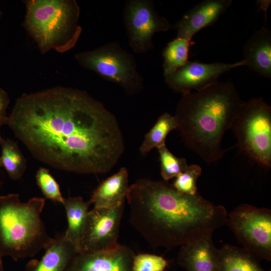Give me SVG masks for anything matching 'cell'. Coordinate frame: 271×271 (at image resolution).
Here are the masks:
<instances>
[{
	"instance_id": "f1b7e54d",
	"label": "cell",
	"mask_w": 271,
	"mask_h": 271,
	"mask_svg": "<svg viewBox=\"0 0 271 271\" xmlns=\"http://www.w3.org/2000/svg\"><path fill=\"white\" fill-rule=\"evenodd\" d=\"M0 271H4V267H3L2 257L1 256H0Z\"/></svg>"
},
{
	"instance_id": "4316f807",
	"label": "cell",
	"mask_w": 271,
	"mask_h": 271,
	"mask_svg": "<svg viewBox=\"0 0 271 271\" xmlns=\"http://www.w3.org/2000/svg\"><path fill=\"white\" fill-rule=\"evenodd\" d=\"M10 103V98L8 93L0 87V139L3 138L1 134V128L7 124L9 116L7 110Z\"/></svg>"
},
{
	"instance_id": "7c38bea8",
	"label": "cell",
	"mask_w": 271,
	"mask_h": 271,
	"mask_svg": "<svg viewBox=\"0 0 271 271\" xmlns=\"http://www.w3.org/2000/svg\"><path fill=\"white\" fill-rule=\"evenodd\" d=\"M232 3V0H204L188 11L173 28L177 37L191 41L202 29L215 23Z\"/></svg>"
},
{
	"instance_id": "f546056e",
	"label": "cell",
	"mask_w": 271,
	"mask_h": 271,
	"mask_svg": "<svg viewBox=\"0 0 271 271\" xmlns=\"http://www.w3.org/2000/svg\"><path fill=\"white\" fill-rule=\"evenodd\" d=\"M2 13L1 11H0V20L2 18Z\"/></svg>"
},
{
	"instance_id": "7402d4cb",
	"label": "cell",
	"mask_w": 271,
	"mask_h": 271,
	"mask_svg": "<svg viewBox=\"0 0 271 271\" xmlns=\"http://www.w3.org/2000/svg\"><path fill=\"white\" fill-rule=\"evenodd\" d=\"M190 42L177 37L167 44L162 54L164 75L173 72L188 61Z\"/></svg>"
},
{
	"instance_id": "e0dca14e",
	"label": "cell",
	"mask_w": 271,
	"mask_h": 271,
	"mask_svg": "<svg viewBox=\"0 0 271 271\" xmlns=\"http://www.w3.org/2000/svg\"><path fill=\"white\" fill-rule=\"evenodd\" d=\"M129 187L127 170L121 168L98 186L89 201L96 208H110L120 205L124 203Z\"/></svg>"
},
{
	"instance_id": "277c9868",
	"label": "cell",
	"mask_w": 271,
	"mask_h": 271,
	"mask_svg": "<svg viewBox=\"0 0 271 271\" xmlns=\"http://www.w3.org/2000/svg\"><path fill=\"white\" fill-rule=\"evenodd\" d=\"M45 204L43 198L22 202L18 194L0 196V256L17 261L45 249L52 238L41 218Z\"/></svg>"
},
{
	"instance_id": "d4e9b609",
	"label": "cell",
	"mask_w": 271,
	"mask_h": 271,
	"mask_svg": "<svg viewBox=\"0 0 271 271\" xmlns=\"http://www.w3.org/2000/svg\"><path fill=\"white\" fill-rule=\"evenodd\" d=\"M202 173L201 167L196 164L188 166L187 169L176 177L173 186L178 191L190 195H195L199 192L197 181Z\"/></svg>"
},
{
	"instance_id": "30bf717a",
	"label": "cell",
	"mask_w": 271,
	"mask_h": 271,
	"mask_svg": "<svg viewBox=\"0 0 271 271\" xmlns=\"http://www.w3.org/2000/svg\"><path fill=\"white\" fill-rule=\"evenodd\" d=\"M124 203L110 208L94 207L89 211L80 253L93 252L111 249L119 244L117 239Z\"/></svg>"
},
{
	"instance_id": "d6986e66",
	"label": "cell",
	"mask_w": 271,
	"mask_h": 271,
	"mask_svg": "<svg viewBox=\"0 0 271 271\" xmlns=\"http://www.w3.org/2000/svg\"><path fill=\"white\" fill-rule=\"evenodd\" d=\"M258 259L244 248L225 244L219 249L218 271H265Z\"/></svg>"
},
{
	"instance_id": "ffe728a7",
	"label": "cell",
	"mask_w": 271,
	"mask_h": 271,
	"mask_svg": "<svg viewBox=\"0 0 271 271\" xmlns=\"http://www.w3.org/2000/svg\"><path fill=\"white\" fill-rule=\"evenodd\" d=\"M2 147L1 167H3L13 180L20 179L27 168V160L16 142L9 139H0Z\"/></svg>"
},
{
	"instance_id": "484cf974",
	"label": "cell",
	"mask_w": 271,
	"mask_h": 271,
	"mask_svg": "<svg viewBox=\"0 0 271 271\" xmlns=\"http://www.w3.org/2000/svg\"><path fill=\"white\" fill-rule=\"evenodd\" d=\"M167 261L157 255L141 253L134 256L132 271H164Z\"/></svg>"
},
{
	"instance_id": "8fae6325",
	"label": "cell",
	"mask_w": 271,
	"mask_h": 271,
	"mask_svg": "<svg viewBox=\"0 0 271 271\" xmlns=\"http://www.w3.org/2000/svg\"><path fill=\"white\" fill-rule=\"evenodd\" d=\"M245 66L244 60L234 63L215 62L204 63L188 61L175 71L164 75L167 86L174 92L183 95L200 91L217 83L224 73L238 66Z\"/></svg>"
},
{
	"instance_id": "8992f818",
	"label": "cell",
	"mask_w": 271,
	"mask_h": 271,
	"mask_svg": "<svg viewBox=\"0 0 271 271\" xmlns=\"http://www.w3.org/2000/svg\"><path fill=\"white\" fill-rule=\"evenodd\" d=\"M75 58L85 69L120 86L128 95L141 92L144 78L133 55L117 42L106 43L93 50L77 53Z\"/></svg>"
},
{
	"instance_id": "9a60e30c",
	"label": "cell",
	"mask_w": 271,
	"mask_h": 271,
	"mask_svg": "<svg viewBox=\"0 0 271 271\" xmlns=\"http://www.w3.org/2000/svg\"><path fill=\"white\" fill-rule=\"evenodd\" d=\"M40 260H30L25 271H71L79 253L77 246L64 235L52 238Z\"/></svg>"
},
{
	"instance_id": "ba28073f",
	"label": "cell",
	"mask_w": 271,
	"mask_h": 271,
	"mask_svg": "<svg viewBox=\"0 0 271 271\" xmlns=\"http://www.w3.org/2000/svg\"><path fill=\"white\" fill-rule=\"evenodd\" d=\"M227 225L243 248L258 259L271 261V211L243 204L227 216Z\"/></svg>"
},
{
	"instance_id": "4fadbf2b",
	"label": "cell",
	"mask_w": 271,
	"mask_h": 271,
	"mask_svg": "<svg viewBox=\"0 0 271 271\" xmlns=\"http://www.w3.org/2000/svg\"><path fill=\"white\" fill-rule=\"evenodd\" d=\"M135 254L125 245L97 252L80 253L71 271H132Z\"/></svg>"
},
{
	"instance_id": "5bb4252c",
	"label": "cell",
	"mask_w": 271,
	"mask_h": 271,
	"mask_svg": "<svg viewBox=\"0 0 271 271\" xmlns=\"http://www.w3.org/2000/svg\"><path fill=\"white\" fill-rule=\"evenodd\" d=\"M178 262L187 271H218L219 249L213 243L212 234L182 245Z\"/></svg>"
},
{
	"instance_id": "3957f363",
	"label": "cell",
	"mask_w": 271,
	"mask_h": 271,
	"mask_svg": "<svg viewBox=\"0 0 271 271\" xmlns=\"http://www.w3.org/2000/svg\"><path fill=\"white\" fill-rule=\"evenodd\" d=\"M245 103L230 82L183 95L174 116L186 146L207 164L221 159L226 152L221 147L223 137Z\"/></svg>"
},
{
	"instance_id": "4dcf8cb0",
	"label": "cell",
	"mask_w": 271,
	"mask_h": 271,
	"mask_svg": "<svg viewBox=\"0 0 271 271\" xmlns=\"http://www.w3.org/2000/svg\"><path fill=\"white\" fill-rule=\"evenodd\" d=\"M0 167H1V165H0ZM1 183L0 182V188H1Z\"/></svg>"
},
{
	"instance_id": "9c48e42d",
	"label": "cell",
	"mask_w": 271,
	"mask_h": 271,
	"mask_svg": "<svg viewBox=\"0 0 271 271\" xmlns=\"http://www.w3.org/2000/svg\"><path fill=\"white\" fill-rule=\"evenodd\" d=\"M123 22L129 45L134 53L142 54L153 49L154 35L168 31L171 25L160 16L150 0H129L125 4Z\"/></svg>"
},
{
	"instance_id": "44dd1931",
	"label": "cell",
	"mask_w": 271,
	"mask_h": 271,
	"mask_svg": "<svg viewBox=\"0 0 271 271\" xmlns=\"http://www.w3.org/2000/svg\"><path fill=\"white\" fill-rule=\"evenodd\" d=\"M177 127V121L174 116L167 112L162 114L146 134L140 147L141 153L146 155L154 148L158 149L166 145L168 134Z\"/></svg>"
},
{
	"instance_id": "cb8c5ba5",
	"label": "cell",
	"mask_w": 271,
	"mask_h": 271,
	"mask_svg": "<svg viewBox=\"0 0 271 271\" xmlns=\"http://www.w3.org/2000/svg\"><path fill=\"white\" fill-rule=\"evenodd\" d=\"M36 180L38 186L46 199L63 205L64 198L61 194L60 186L47 169L40 168L37 171Z\"/></svg>"
},
{
	"instance_id": "52a82bcc",
	"label": "cell",
	"mask_w": 271,
	"mask_h": 271,
	"mask_svg": "<svg viewBox=\"0 0 271 271\" xmlns=\"http://www.w3.org/2000/svg\"><path fill=\"white\" fill-rule=\"evenodd\" d=\"M231 128L237 146L248 157L260 165L271 167V107L262 98L245 103Z\"/></svg>"
},
{
	"instance_id": "603a6c76",
	"label": "cell",
	"mask_w": 271,
	"mask_h": 271,
	"mask_svg": "<svg viewBox=\"0 0 271 271\" xmlns=\"http://www.w3.org/2000/svg\"><path fill=\"white\" fill-rule=\"evenodd\" d=\"M157 149L159 154L161 174L163 180L168 181L176 178L188 168L186 159L176 157L166 145Z\"/></svg>"
},
{
	"instance_id": "2e32d148",
	"label": "cell",
	"mask_w": 271,
	"mask_h": 271,
	"mask_svg": "<svg viewBox=\"0 0 271 271\" xmlns=\"http://www.w3.org/2000/svg\"><path fill=\"white\" fill-rule=\"evenodd\" d=\"M243 56L245 66L261 76L271 78V32L266 26L248 40Z\"/></svg>"
},
{
	"instance_id": "ac0fdd59",
	"label": "cell",
	"mask_w": 271,
	"mask_h": 271,
	"mask_svg": "<svg viewBox=\"0 0 271 271\" xmlns=\"http://www.w3.org/2000/svg\"><path fill=\"white\" fill-rule=\"evenodd\" d=\"M90 204L89 201H85L81 197L64 198L63 204L68 223L67 230L63 235L77 246L78 251Z\"/></svg>"
},
{
	"instance_id": "5b68a950",
	"label": "cell",
	"mask_w": 271,
	"mask_h": 271,
	"mask_svg": "<svg viewBox=\"0 0 271 271\" xmlns=\"http://www.w3.org/2000/svg\"><path fill=\"white\" fill-rule=\"evenodd\" d=\"M24 26L45 54L51 50L63 53L77 44L82 28L80 9L75 0H27Z\"/></svg>"
},
{
	"instance_id": "6da1fadb",
	"label": "cell",
	"mask_w": 271,
	"mask_h": 271,
	"mask_svg": "<svg viewBox=\"0 0 271 271\" xmlns=\"http://www.w3.org/2000/svg\"><path fill=\"white\" fill-rule=\"evenodd\" d=\"M7 124L35 158L67 172H108L124 151L115 116L76 88L57 86L23 95Z\"/></svg>"
},
{
	"instance_id": "7a4b0ae2",
	"label": "cell",
	"mask_w": 271,
	"mask_h": 271,
	"mask_svg": "<svg viewBox=\"0 0 271 271\" xmlns=\"http://www.w3.org/2000/svg\"><path fill=\"white\" fill-rule=\"evenodd\" d=\"M126 198L131 224L154 248L172 249L226 225L224 207L199 193H182L168 181L138 179Z\"/></svg>"
},
{
	"instance_id": "83f0119b",
	"label": "cell",
	"mask_w": 271,
	"mask_h": 271,
	"mask_svg": "<svg viewBox=\"0 0 271 271\" xmlns=\"http://www.w3.org/2000/svg\"><path fill=\"white\" fill-rule=\"evenodd\" d=\"M258 3L259 4V8L263 10L264 12L267 11L270 3V1H258Z\"/></svg>"
}]
</instances>
